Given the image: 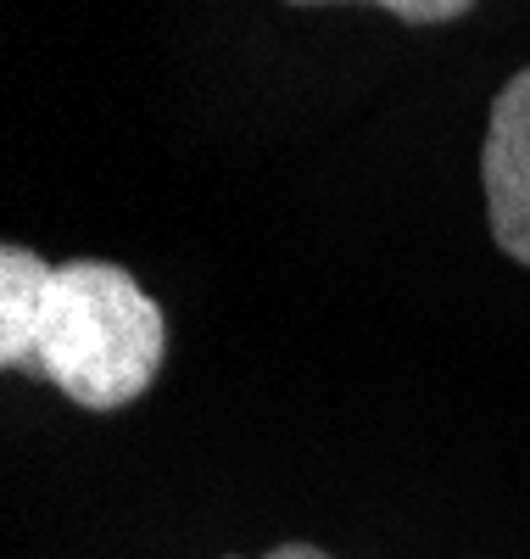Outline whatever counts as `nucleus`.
<instances>
[{
  "label": "nucleus",
  "mask_w": 530,
  "mask_h": 559,
  "mask_svg": "<svg viewBox=\"0 0 530 559\" xmlns=\"http://www.w3.org/2000/svg\"><path fill=\"white\" fill-rule=\"evenodd\" d=\"M162 358L168 319L140 292V280L101 258H73L45 274L17 369L51 381L89 414H112L146 397Z\"/></svg>",
  "instance_id": "nucleus-1"
},
{
  "label": "nucleus",
  "mask_w": 530,
  "mask_h": 559,
  "mask_svg": "<svg viewBox=\"0 0 530 559\" xmlns=\"http://www.w3.org/2000/svg\"><path fill=\"white\" fill-rule=\"evenodd\" d=\"M492 241L530 269V68H519L492 102L486 146H480Z\"/></svg>",
  "instance_id": "nucleus-2"
},
{
  "label": "nucleus",
  "mask_w": 530,
  "mask_h": 559,
  "mask_svg": "<svg viewBox=\"0 0 530 559\" xmlns=\"http://www.w3.org/2000/svg\"><path fill=\"white\" fill-rule=\"evenodd\" d=\"M51 263L28 247H0V369L23 364V342L34 331V308H39V286Z\"/></svg>",
  "instance_id": "nucleus-3"
},
{
  "label": "nucleus",
  "mask_w": 530,
  "mask_h": 559,
  "mask_svg": "<svg viewBox=\"0 0 530 559\" xmlns=\"http://www.w3.org/2000/svg\"><path fill=\"white\" fill-rule=\"evenodd\" d=\"M291 7H329V0H291ZM347 7H352V0H347ZM369 7L392 12L402 23H453V17H463L474 7V0H369Z\"/></svg>",
  "instance_id": "nucleus-4"
},
{
  "label": "nucleus",
  "mask_w": 530,
  "mask_h": 559,
  "mask_svg": "<svg viewBox=\"0 0 530 559\" xmlns=\"http://www.w3.org/2000/svg\"><path fill=\"white\" fill-rule=\"evenodd\" d=\"M263 559H329V554L313 548V543H279V548H268Z\"/></svg>",
  "instance_id": "nucleus-5"
},
{
  "label": "nucleus",
  "mask_w": 530,
  "mask_h": 559,
  "mask_svg": "<svg viewBox=\"0 0 530 559\" xmlns=\"http://www.w3.org/2000/svg\"><path fill=\"white\" fill-rule=\"evenodd\" d=\"M229 559H234V554H229Z\"/></svg>",
  "instance_id": "nucleus-6"
}]
</instances>
